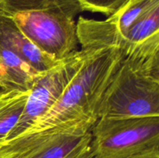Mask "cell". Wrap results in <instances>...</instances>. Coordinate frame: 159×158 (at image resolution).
Here are the masks:
<instances>
[{
	"mask_svg": "<svg viewBox=\"0 0 159 158\" xmlns=\"http://www.w3.org/2000/svg\"><path fill=\"white\" fill-rule=\"evenodd\" d=\"M123 58L122 52L116 47L90 50L57 102L21 136L66 128L82 122L94 125L102 96Z\"/></svg>",
	"mask_w": 159,
	"mask_h": 158,
	"instance_id": "6da1fadb",
	"label": "cell"
},
{
	"mask_svg": "<svg viewBox=\"0 0 159 158\" xmlns=\"http://www.w3.org/2000/svg\"><path fill=\"white\" fill-rule=\"evenodd\" d=\"M159 116V62L124 57L107 87L99 118Z\"/></svg>",
	"mask_w": 159,
	"mask_h": 158,
	"instance_id": "7a4b0ae2",
	"label": "cell"
},
{
	"mask_svg": "<svg viewBox=\"0 0 159 158\" xmlns=\"http://www.w3.org/2000/svg\"><path fill=\"white\" fill-rule=\"evenodd\" d=\"M81 12L77 0H54L43 9L12 16L40 50L59 60L77 50L79 40L75 19Z\"/></svg>",
	"mask_w": 159,
	"mask_h": 158,
	"instance_id": "3957f363",
	"label": "cell"
},
{
	"mask_svg": "<svg viewBox=\"0 0 159 158\" xmlns=\"http://www.w3.org/2000/svg\"><path fill=\"white\" fill-rule=\"evenodd\" d=\"M91 132L93 158H129L159 152V116L99 118Z\"/></svg>",
	"mask_w": 159,
	"mask_h": 158,
	"instance_id": "277c9868",
	"label": "cell"
},
{
	"mask_svg": "<svg viewBox=\"0 0 159 158\" xmlns=\"http://www.w3.org/2000/svg\"><path fill=\"white\" fill-rule=\"evenodd\" d=\"M85 122L4 143L0 158H93L92 127Z\"/></svg>",
	"mask_w": 159,
	"mask_h": 158,
	"instance_id": "5b68a950",
	"label": "cell"
},
{
	"mask_svg": "<svg viewBox=\"0 0 159 158\" xmlns=\"http://www.w3.org/2000/svg\"><path fill=\"white\" fill-rule=\"evenodd\" d=\"M90 50H77L61 59L56 66L40 73L30 90L20 121L4 143L26 133L52 108L82 66Z\"/></svg>",
	"mask_w": 159,
	"mask_h": 158,
	"instance_id": "8992f818",
	"label": "cell"
},
{
	"mask_svg": "<svg viewBox=\"0 0 159 158\" xmlns=\"http://www.w3.org/2000/svg\"><path fill=\"white\" fill-rule=\"evenodd\" d=\"M159 0H130L105 20L80 16L76 23L82 49L116 47L119 49L129 29Z\"/></svg>",
	"mask_w": 159,
	"mask_h": 158,
	"instance_id": "52a82bcc",
	"label": "cell"
},
{
	"mask_svg": "<svg viewBox=\"0 0 159 158\" xmlns=\"http://www.w3.org/2000/svg\"><path fill=\"white\" fill-rule=\"evenodd\" d=\"M0 45L20 57L37 72L56 66V60L40 50L21 30L11 15L0 9Z\"/></svg>",
	"mask_w": 159,
	"mask_h": 158,
	"instance_id": "ba28073f",
	"label": "cell"
},
{
	"mask_svg": "<svg viewBox=\"0 0 159 158\" xmlns=\"http://www.w3.org/2000/svg\"><path fill=\"white\" fill-rule=\"evenodd\" d=\"M40 74L20 57L0 45V88L2 90L30 91Z\"/></svg>",
	"mask_w": 159,
	"mask_h": 158,
	"instance_id": "9c48e42d",
	"label": "cell"
},
{
	"mask_svg": "<svg viewBox=\"0 0 159 158\" xmlns=\"http://www.w3.org/2000/svg\"><path fill=\"white\" fill-rule=\"evenodd\" d=\"M159 39V4L156 5L132 26L126 34L119 50L127 57L141 45Z\"/></svg>",
	"mask_w": 159,
	"mask_h": 158,
	"instance_id": "30bf717a",
	"label": "cell"
},
{
	"mask_svg": "<svg viewBox=\"0 0 159 158\" xmlns=\"http://www.w3.org/2000/svg\"><path fill=\"white\" fill-rule=\"evenodd\" d=\"M30 91H0V147L20 121Z\"/></svg>",
	"mask_w": 159,
	"mask_h": 158,
	"instance_id": "8fae6325",
	"label": "cell"
},
{
	"mask_svg": "<svg viewBox=\"0 0 159 158\" xmlns=\"http://www.w3.org/2000/svg\"><path fill=\"white\" fill-rule=\"evenodd\" d=\"M54 0H0V9L9 15L38 10L47 7Z\"/></svg>",
	"mask_w": 159,
	"mask_h": 158,
	"instance_id": "7c38bea8",
	"label": "cell"
},
{
	"mask_svg": "<svg viewBox=\"0 0 159 158\" xmlns=\"http://www.w3.org/2000/svg\"><path fill=\"white\" fill-rule=\"evenodd\" d=\"M130 0H77L83 11L99 12L110 16Z\"/></svg>",
	"mask_w": 159,
	"mask_h": 158,
	"instance_id": "4fadbf2b",
	"label": "cell"
},
{
	"mask_svg": "<svg viewBox=\"0 0 159 158\" xmlns=\"http://www.w3.org/2000/svg\"><path fill=\"white\" fill-rule=\"evenodd\" d=\"M129 158H159V152H153V153H146V154L132 156Z\"/></svg>",
	"mask_w": 159,
	"mask_h": 158,
	"instance_id": "5bb4252c",
	"label": "cell"
}]
</instances>
